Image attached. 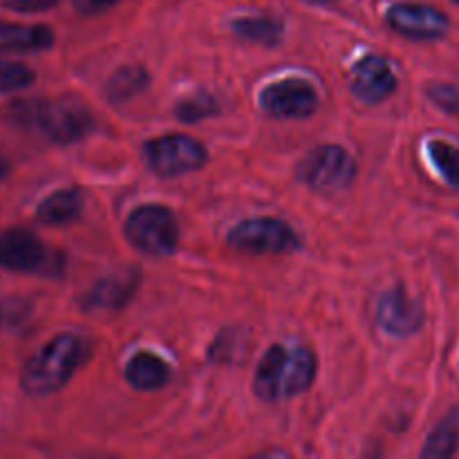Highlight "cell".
<instances>
[{
  "label": "cell",
  "instance_id": "obj_3",
  "mask_svg": "<svg viewBox=\"0 0 459 459\" xmlns=\"http://www.w3.org/2000/svg\"><path fill=\"white\" fill-rule=\"evenodd\" d=\"M18 119L36 126L56 143H74L92 130V112L74 97L48 99V101L21 103Z\"/></svg>",
  "mask_w": 459,
  "mask_h": 459
},
{
  "label": "cell",
  "instance_id": "obj_9",
  "mask_svg": "<svg viewBox=\"0 0 459 459\" xmlns=\"http://www.w3.org/2000/svg\"><path fill=\"white\" fill-rule=\"evenodd\" d=\"M390 30L412 40H437L448 31V16L433 4L397 3L385 13Z\"/></svg>",
  "mask_w": 459,
  "mask_h": 459
},
{
  "label": "cell",
  "instance_id": "obj_19",
  "mask_svg": "<svg viewBox=\"0 0 459 459\" xmlns=\"http://www.w3.org/2000/svg\"><path fill=\"white\" fill-rule=\"evenodd\" d=\"M148 83V74L143 67L139 65H128L121 67L110 81H108V97L112 101H126V99L134 97L137 92H142Z\"/></svg>",
  "mask_w": 459,
  "mask_h": 459
},
{
  "label": "cell",
  "instance_id": "obj_16",
  "mask_svg": "<svg viewBox=\"0 0 459 459\" xmlns=\"http://www.w3.org/2000/svg\"><path fill=\"white\" fill-rule=\"evenodd\" d=\"M137 287V273H117L103 278L85 296V307L90 309H119L133 296Z\"/></svg>",
  "mask_w": 459,
  "mask_h": 459
},
{
  "label": "cell",
  "instance_id": "obj_6",
  "mask_svg": "<svg viewBox=\"0 0 459 459\" xmlns=\"http://www.w3.org/2000/svg\"><path fill=\"white\" fill-rule=\"evenodd\" d=\"M143 160L152 173L178 178L202 169L209 160L206 148L186 134H164L143 143Z\"/></svg>",
  "mask_w": 459,
  "mask_h": 459
},
{
  "label": "cell",
  "instance_id": "obj_18",
  "mask_svg": "<svg viewBox=\"0 0 459 459\" xmlns=\"http://www.w3.org/2000/svg\"><path fill=\"white\" fill-rule=\"evenodd\" d=\"M233 31L247 40H254L260 45H278L282 39V22L272 16H245L233 21Z\"/></svg>",
  "mask_w": 459,
  "mask_h": 459
},
{
  "label": "cell",
  "instance_id": "obj_10",
  "mask_svg": "<svg viewBox=\"0 0 459 459\" xmlns=\"http://www.w3.org/2000/svg\"><path fill=\"white\" fill-rule=\"evenodd\" d=\"M424 323V312L417 300L406 294L402 285L393 287L381 296L377 305V325L390 336H411Z\"/></svg>",
  "mask_w": 459,
  "mask_h": 459
},
{
  "label": "cell",
  "instance_id": "obj_2",
  "mask_svg": "<svg viewBox=\"0 0 459 459\" xmlns=\"http://www.w3.org/2000/svg\"><path fill=\"white\" fill-rule=\"evenodd\" d=\"M85 345L74 334H58L45 343L30 361L22 366L21 388L34 397H45L61 390L81 366Z\"/></svg>",
  "mask_w": 459,
  "mask_h": 459
},
{
  "label": "cell",
  "instance_id": "obj_1",
  "mask_svg": "<svg viewBox=\"0 0 459 459\" xmlns=\"http://www.w3.org/2000/svg\"><path fill=\"white\" fill-rule=\"evenodd\" d=\"M316 375V359L303 345H273L258 363L254 390L263 402L278 403L305 393Z\"/></svg>",
  "mask_w": 459,
  "mask_h": 459
},
{
  "label": "cell",
  "instance_id": "obj_4",
  "mask_svg": "<svg viewBox=\"0 0 459 459\" xmlns=\"http://www.w3.org/2000/svg\"><path fill=\"white\" fill-rule=\"evenodd\" d=\"M126 238L146 255H170L178 249L179 227L170 209L161 204H143L126 218Z\"/></svg>",
  "mask_w": 459,
  "mask_h": 459
},
{
  "label": "cell",
  "instance_id": "obj_21",
  "mask_svg": "<svg viewBox=\"0 0 459 459\" xmlns=\"http://www.w3.org/2000/svg\"><path fill=\"white\" fill-rule=\"evenodd\" d=\"M34 79L36 72L31 67H27L25 63L0 58V94L18 92V90L30 88L34 83Z\"/></svg>",
  "mask_w": 459,
  "mask_h": 459
},
{
  "label": "cell",
  "instance_id": "obj_27",
  "mask_svg": "<svg viewBox=\"0 0 459 459\" xmlns=\"http://www.w3.org/2000/svg\"><path fill=\"white\" fill-rule=\"evenodd\" d=\"M307 3H314V4H332V3H336V0H307Z\"/></svg>",
  "mask_w": 459,
  "mask_h": 459
},
{
  "label": "cell",
  "instance_id": "obj_12",
  "mask_svg": "<svg viewBox=\"0 0 459 459\" xmlns=\"http://www.w3.org/2000/svg\"><path fill=\"white\" fill-rule=\"evenodd\" d=\"M45 263V247L36 233L27 229H9L0 233V267L9 272H36Z\"/></svg>",
  "mask_w": 459,
  "mask_h": 459
},
{
  "label": "cell",
  "instance_id": "obj_13",
  "mask_svg": "<svg viewBox=\"0 0 459 459\" xmlns=\"http://www.w3.org/2000/svg\"><path fill=\"white\" fill-rule=\"evenodd\" d=\"M54 45L48 25H21L0 21V52H45Z\"/></svg>",
  "mask_w": 459,
  "mask_h": 459
},
{
  "label": "cell",
  "instance_id": "obj_28",
  "mask_svg": "<svg viewBox=\"0 0 459 459\" xmlns=\"http://www.w3.org/2000/svg\"><path fill=\"white\" fill-rule=\"evenodd\" d=\"M3 325H4V309L3 305H0V330H3Z\"/></svg>",
  "mask_w": 459,
  "mask_h": 459
},
{
  "label": "cell",
  "instance_id": "obj_22",
  "mask_svg": "<svg viewBox=\"0 0 459 459\" xmlns=\"http://www.w3.org/2000/svg\"><path fill=\"white\" fill-rule=\"evenodd\" d=\"M218 112V103L211 94L197 92L193 97H186L178 108H175V115L179 117V121L184 124H197V121H204L206 117L215 115Z\"/></svg>",
  "mask_w": 459,
  "mask_h": 459
},
{
  "label": "cell",
  "instance_id": "obj_23",
  "mask_svg": "<svg viewBox=\"0 0 459 459\" xmlns=\"http://www.w3.org/2000/svg\"><path fill=\"white\" fill-rule=\"evenodd\" d=\"M426 92H429V97L433 99L435 106H439L442 110H448V112L459 110V88H455V85L435 83L430 85Z\"/></svg>",
  "mask_w": 459,
  "mask_h": 459
},
{
  "label": "cell",
  "instance_id": "obj_15",
  "mask_svg": "<svg viewBox=\"0 0 459 459\" xmlns=\"http://www.w3.org/2000/svg\"><path fill=\"white\" fill-rule=\"evenodd\" d=\"M169 366L152 352H137L126 363V381L137 390H160L169 384Z\"/></svg>",
  "mask_w": 459,
  "mask_h": 459
},
{
  "label": "cell",
  "instance_id": "obj_14",
  "mask_svg": "<svg viewBox=\"0 0 459 459\" xmlns=\"http://www.w3.org/2000/svg\"><path fill=\"white\" fill-rule=\"evenodd\" d=\"M81 211H83V193L79 188H58L40 202L36 218L43 224L61 227L79 218Z\"/></svg>",
  "mask_w": 459,
  "mask_h": 459
},
{
  "label": "cell",
  "instance_id": "obj_29",
  "mask_svg": "<svg viewBox=\"0 0 459 459\" xmlns=\"http://www.w3.org/2000/svg\"><path fill=\"white\" fill-rule=\"evenodd\" d=\"M455 3H459V0H455Z\"/></svg>",
  "mask_w": 459,
  "mask_h": 459
},
{
  "label": "cell",
  "instance_id": "obj_11",
  "mask_svg": "<svg viewBox=\"0 0 459 459\" xmlns=\"http://www.w3.org/2000/svg\"><path fill=\"white\" fill-rule=\"evenodd\" d=\"M350 90L363 103H381L397 90V76L384 56H363L350 74Z\"/></svg>",
  "mask_w": 459,
  "mask_h": 459
},
{
  "label": "cell",
  "instance_id": "obj_7",
  "mask_svg": "<svg viewBox=\"0 0 459 459\" xmlns=\"http://www.w3.org/2000/svg\"><path fill=\"white\" fill-rule=\"evenodd\" d=\"M227 242L242 254H290L299 249L294 229L276 218L242 220L229 231Z\"/></svg>",
  "mask_w": 459,
  "mask_h": 459
},
{
  "label": "cell",
  "instance_id": "obj_24",
  "mask_svg": "<svg viewBox=\"0 0 459 459\" xmlns=\"http://www.w3.org/2000/svg\"><path fill=\"white\" fill-rule=\"evenodd\" d=\"M58 0H4L9 9L21 13H39V12H48V9L56 7Z\"/></svg>",
  "mask_w": 459,
  "mask_h": 459
},
{
  "label": "cell",
  "instance_id": "obj_17",
  "mask_svg": "<svg viewBox=\"0 0 459 459\" xmlns=\"http://www.w3.org/2000/svg\"><path fill=\"white\" fill-rule=\"evenodd\" d=\"M459 448V408H453L426 439L421 457L446 459L455 455Z\"/></svg>",
  "mask_w": 459,
  "mask_h": 459
},
{
  "label": "cell",
  "instance_id": "obj_20",
  "mask_svg": "<svg viewBox=\"0 0 459 459\" xmlns=\"http://www.w3.org/2000/svg\"><path fill=\"white\" fill-rule=\"evenodd\" d=\"M429 157L435 169L439 170V175L453 188H459V148L444 142V139H433V142H429Z\"/></svg>",
  "mask_w": 459,
  "mask_h": 459
},
{
  "label": "cell",
  "instance_id": "obj_8",
  "mask_svg": "<svg viewBox=\"0 0 459 459\" xmlns=\"http://www.w3.org/2000/svg\"><path fill=\"white\" fill-rule=\"evenodd\" d=\"M260 106L278 119H305L318 108V92L303 79H285L260 92Z\"/></svg>",
  "mask_w": 459,
  "mask_h": 459
},
{
  "label": "cell",
  "instance_id": "obj_25",
  "mask_svg": "<svg viewBox=\"0 0 459 459\" xmlns=\"http://www.w3.org/2000/svg\"><path fill=\"white\" fill-rule=\"evenodd\" d=\"M115 3H119V0H72V4H74L76 12L85 13V16H90V13L106 12V9L112 7Z\"/></svg>",
  "mask_w": 459,
  "mask_h": 459
},
{
  "label": "cell",
  "instance_id": "obj_5",
  "mask_svg": "<svg viewBox=\"0 0 459 459\" xmlns=\"http://www.w3.org/2000/svg\"><path fill=\"white\" fill-rule=\"evenodd\" d=\"M299 178L316 193H339L352 186L357 164L345 148L318 146L300 161Z\"/></svg>",
  "mask_w": 459,
  "mask_h": 459
},
{
  "label": "cell",
  "instance_id": "obj_26",
  "mask_svg": "<svg viewBox=\"0 0 459 459\" xmlns=\"http://www.w3.org/2000/svg\"><path fill=\"white\" fill-rule=\"evenodd\" d=\"M7 175V164H4V160H0V179Z\"/></svg>",
  "mask_w": 459,
  "mask_h": 459
}]
</instances>
